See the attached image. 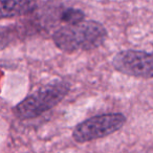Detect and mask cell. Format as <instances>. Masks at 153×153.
Segmentation results:
<instances>
[{"label": "cell", "instance_id": "52a82bcc", "mask_svg": "<svg viewBox=\"0 0 153 153\" xmlns=\"http://www.w3.org/2000/svg\"><path fill=\"white\" fill-rule=\"evenodd\" d=\"M15 30L9 26L0 27V49L7 47L15 38Z\"/></svg>", "mask_w": 153, "mask_h": 153}, {"label": "cell", "instance_id": "5b68a950", "mask_svg": "<svg viewBox=\"0 0 153 153\" xmlns=\"http://www.w3.org/2000/svg\"><path fill=\"white\" fill-rule=\"evenodd\" d=\"M36 7L35 0H0V19L27 15Z\"/></svg>", "mask_w": 153, "mask_h": 153}, {"label": "cell", "instance_id": "3957f363", "mask_svg": "<svg viewBox=\"0 0 153 153\" xmlns=\"http://www.w3.org/2000/svg\"><path fill=\"white\" fill-rule=\"evenodd\" d=\"M125 124L126 117L122 113L96 115L78 124L72 131V138L80 144L91 142L113 134Z\"/></svg>", "mask_w": 153, "mask_h": 153}, {"label": "cell", "instance_id": "7a4b0ae2", "mask_svg": "<svg viewBox=\"0 0 153 153\" xmlns=\"http://www.w3.org/2000/svg\"><path fill=\"white\" fill-rule=\"evenodd\" d=\"M68 91L67 82L60 80L51 82L22 100L14 107L13 112L21 121L36 119L62 102Z\"/></svg>", "mask_w": 153, "mask_h": 153}, {"label": "cell", "instance_id": "8992f818", "mask_svg": "<svg viewBox=\"0 0 153 153\" xmlns=\"http://www.w3.org/2000/svg\"><path fill=\"white\" fill-rule=\"evenodd\" d=\"M85 18V15L82 11L76 9H67L62 13L61 19L63 22L72 25V24H76L82 22Z\"/></svg>", "mask_w": 153, "mask_h": 153}, {"label": "cell", "instance_id": "277c9868", "mask_svg": "<svg viewBox=\"0 0 153 153\" xmlns=\"http://www.w3.org/2000/svg\"><path fill=\"white\" fill-rule=\"evenodd\" d=\"M111 63L117 71L126 76L143 79L153 78V53L126 49L119 51Z\"/></svg>", "mask_w": 153, "mask_h": 153}, {"label": "cell", "instance_id": "6da1fadb", "mask_svg": "<svg viewBox=\"0 0 153 153\" xmlns=\"http://www.w3.org/2000/svg\"><path fill=\"white\" fill-rule=\"evenodd\" d=\"M107 38V30L97 21H82L62 26L53 35L55 45L64 53L92 51L100 47Z\"/></svg>", "mask_w": 153, "mask_h": 153}]
</instances>
